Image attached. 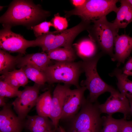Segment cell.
<instances>
[{"mask_svg":"<svg viewBox=\"0 0 132 132\" xmlns=\"http://www.w3.org/2000/svg\"><path fill=\"white\" fill-rule=\"evenodd\" d=\"M50 15L39 5L26 0L13 1L6 11L0 18L3 25H32L44 20Z\"/></svg>","mask_w":132,"mask_h":132,"instance_id":"obj_1","label":"cell"},{"mask_svg":"<svg viewBox=\"0 0 132 132\" xmlns=\"http://www.w3.org/2000/svg\"><path fill=\"white\" fill-rule=\"evenodd\" d=\"M90 23L82 20L76 26L68 29L59 31L49 32L37 38L35 46H39L43 52H47L60 47L72 48L73 43L81 32L87 30Z\"/></svg>","mask_w":132,"mask_h":132,"instance_id":"obj_2","label":"cell"},{"mask_svg":"<svg viewBox=\"0 0 132 132\" xmlns=\"http://www.w3.org/2000/svg\"><path fill=\"white\" fill-rule=\"evenodd\" d=\"M46 82L51 84L63 83L73 85L77 88L80 86L79 79L83 72L82 61L78 62H61L55 61L49 65L44 71Z\"/></svg>","mask_w":132,"mask_h":132,"instance_id":"obj_3","label":"cell"},{"mask_svg":"<svg viewBox=\"0 0 132 132\" xmlns=\"http://www.w3.org/2000/svg\"><path fill=\"white\" fill-rule=\"evenodd\" d=\"M101 55L100 53L92 58L82 61V67L86 78L81 81L80 85L88 90L89 93L87 99L92 103L96 102L101 94L106 92L111 93L116 89L104 81L98 73L97 65Z\"/></svg>","mask_w":132,"mask_h":132,"instance_id":"obj_4","label":"cell"},{"mask_svg":"<svg viewBox=\"0 0 132 132\" xmlns=\"http://www.w3.org/2000/svg\"><path fill=\"white\" fill-rule=\"evenodd\" d=\"M87 30L89 37L95 42L104 53L113 57L114 40L118 35L119 29L109 22L106 16L92 22Z\"/></svg>","mask_w":132,"mask_h":132,"instance_id":"obj_5","label":"cell"},{"mask_svg":"<svg viewBox=\"0 0 132 132\" xmlns=\"http://www.w3.org/2000/svg\"><path fill=\"white\" fill-rule=\"evenodd\" d=\"M99 104L86 99L79 111L71 119L70 132L88 130H101L102 120Z\"/></svg>","mask_w":132,"mask_h":132,"instance_id":"obj_6","label":"cell"},{"mask_svg":"<svg viewBox=\"0 0 132 132\" xmlns=\"http://www.w3.org/2000/svg\"><path fill=\"white\" fill-rule=\"evenodd\" d=\"M117 0H87L81 8L65 11V16L69 17L76 15L82 20L90 23L106 16L112 11L116 13L118 7L116 6Z\"/></svg>","mask_w":132,"mask_h":132,"instance_id":"obj_7","label":"cell"},{"mask_svg":"<svg viewBox=\"0 0 132 132\" xmlns=\"http://www.w3.org/2000/svg\"><path fill=\"white\" fill-rule=\"evenodd\" d=\"M3 25L4 28L0 33V47L1 49L23 55L25 54L28 48L35 46L34 40H26L21 35L12 32L11 25Z\"/></svg>","mask_w":132,"mask_h":132,"instance_id":"obj_8","label":"cell"},{"mask_svg":"<svg viewBox=\"0 0 132 132\" xmlns=\"http://www.w3.org/2000/svg\"><path fill=\"white\" fill-rule=\"evenodd\" d=\"M41 85L35 83L26 86L11 104L19 117L24 121L28 114L35 106Z\"/></svg>","mask_w":132,"mask_h":132,"instance_id":"obj_9","label":"cell"},{"mask_svg":"<svg viewBox=\"0 0 132 132\" xmlns=\"http://www.w3.org/2000/svg\"><path fill=\"white\" fill-rule=\"evenodd\" d=\"M98 107L101 113L112 116L114 113L120 112L123 114L126 120L132 115L128 99L116 89L110 93L104 103L99 104Z\"/></svg>","mask_w":132,"mask_h":132,"instance_id":"obj_10","label":"cell"},{"mask_svg":"<svg viewBox=\"0 0 132 132\" xmlns=\"http://www.w3.org/2000/svg\"><path fill=\"white\" fill-rule=\"evenodd\" d=\"M86 89L84 86L69 89L64 101L61 119H71L77 114L86 100L84 94Z\"/></svg>","mask_w":132,"mask_h":132,"instance_id":"obj_11","label":"cell"},{"mask_svg":"<svg viewBox=\"0 0 132 132\" xmlns=\"http://www.w3.org/2000/svg\"><path fill=\"white\" fill-rule=\"evenodd\" d=\"M70 85L66 84L62 85L58 84L53 91L49 118L53 123L55 131L58 129L64 101L67 92L70 88Z\"/></svg>","mask_w":132,"mask_h":132,"instance_id":"obj_12","label":"cell"},{"mask_svg":"<svg viewBox=\"0 0 132 132\" xmlns=\"http://www.w3.org/2000/svg\"><path fill=\"white\" fill-rule=\"evenodd\" d=\"M11 105L7 104L0 111V132H21L25 121L13 110Z\"/></svg>","mask_w":132,"mask_h":132,"instance_id":"obj_13","label":"cell"},{"mask_svg":"<svg viewBox=\"0 0 132 132\" xmlns=\"http://www.w3.org/2000/svg\"><path fill=\"white\" fill-rule=\"evenodd\" d=\"M114 53L111 58L118 62V66L124 63L132 51V37L126 34L117 35L114 43Z\"/></svg>","mask_w":132,"mask_h":132,"instance_id":"obj_14","label":"cell"},{"mask_svg":"<svg viewBox=\"0 0 132 132\" xmlns=\"http://www.w3.org/2000/svg\"><path fill=\"white\" fill-rule=\"evenodd\" d=\"M53 63L47 54L43 52L22 56L19 59L16 66L21 68L25 66H29L44 71Z\"/></svg>","mask_w":132,"mask_h":132,"instance_id":"obj_15","label":"cell"},{"mask_svg":"<svg viewBox=\"0 0 132 132\" xmlns=\"http://www.w3.org/2000/svg\"><path fill=\"white\" fill-rule=\"evenodd\" d=\"M76 54L83 61L92 58L99 55L97 44L89 37L84 38L73 44Z\"/></svg>","mask_w":132,"mask_h":132,"instance_id":"obj_16","label":"cell"},{"mask_svg":"<svg viewBox=\"0 0 132 132\" xmlns=\"http://www.w3.org/2000/svg\"><path fill=\"white\" fill-rule=\"evenodd\" d=\"M25 125L31 132H44L54 129L52 121L48 117L39 115H28ZM55 130V129H54Z\"/></svg>","mask_w":132,"mask_h":132,"instance_id":"obj_17","label":"cell"},{"mask_svg":"<svg viewBox=\"0 0 132 132\" xmlns=\"http://www.w3.org/2000/svg\"><path fill=\"white\" fill-rule=\"evenodd\" d=\"M121 4L113 23L118 29L124 28L132 22V6L126 0H119Z\"/></svg>","mask_w":132,"mask_h":132,"instance_id":"obj_18","label":"cell"},{"mask_svg":"<svg viewBox=\"0 0 132 132\" xmlns=\"http://www.w3.org/2000/svg\"><path fill=\"white\" fill-rule=\"evenodd\" d=\"M0 78V80L10 86L18 89L20 87H24L28 81V79L22 68L14 69L2 75Z\"/></svg>","mask_w":132,"mask_h":132,"instance_id":"obj_19","label":"cell"},{"mask_svg":"<svg viewBox=\"0 0 132 132\" xmlns=\"http://www.w3.org/2000/svg\"><path fill=\"white\" fill-rule=\"evenodd\" d=\"M109 75L115 76L118 81L117 86L119 92L129 99L132 98V81L128 78V76L120 69L116 68Z\"/></svg>","mask_w":132,"mask_h":132,"instance_id":"obj_20","label":"cell"},{"mask_svg":"<svg viewBox=\"0 0 132 132\" xmlns=\"http://www.w3.org/2000/svg\"><path fill=\"white\" fill-rule=\"evenodd\" d=\"M47 54L51 60L61 62H73L76 58L74 48L60 47L47 52Z\"/></svg>","mask_w":132,"mask_h":132,"instance_id":"obj_21","label":"cell"},{"mask_svg":"<svg viewBox=\"0 0 132 132\" xmlns=\"http://www.w3.org/2000/svg\"><path fill=\"white\" fill-rule=\"evenodd\" d=\"M52 98L50 90L45 92L39 96L35 105L38 115L49 117L51 110Z\"/></svg>","mask_w":132,"mask_h":132,"instance_id":"obj_22","label":"cell"},{"mask_svg":"<svg viewBox=\"0 0 132 132\" xmlns=\"http://www.w3.org/2000/svg\"><path fill=\"white\" fill-rule=\"evenodd\" d=\"M23 55L12 56L7 52L2 49L0 50V73L3 74L13 69L17 66L18 60Z\"/></svg>","mask_w":132,"mask_h":132,"instance_id":"obj_23","label":"cell"},{"mask_svg":"<svg viewBox=\"0 0 132 132\" xmlns=\"http://www.w3.org/2000/svg\"><path fill=\"white\" fill-rule=\"evenodd\" d=\"M103 128L100 132H120L122 125L125 119L113 118L112 115H108L102 117Z\"/></svg>","mask_w":132,"mask_h":132,"instance_id":"obj_24","label":"cell"},{"mask_svg":"<svg viewBox=\"0 0 132 132\" xmlns=\"http://www.w3.org/2000/svg\"><path fill=\"white\" fill-rule=\"evenodd\" d=\"M28 78L42 86L46 82V78L44 71L33 67L26 66L22 68Z\"/></svg>","mask_w":132,"mask_h":132,"instance_id":"obj_25","label":"cell"},{"mask_svg":"<svg viewBox=\"0 0 132 132\" xmlns=\"http://www.w3.org/2000/svg\"><path fill=\"white\" fill-rule=\"evenodd\" d=\"M22 92L19 89L13 88L4 81L0 80V96L12 98L19 96Z\"/></svg>","mask_w":132,"mask_h":132,"instance_id":"obj_26","label":"cell"},{"mask_svg":"<svg viewBox=\"0 0 132 132\" xmlns=\"http://www.w3.org/2000/svg\"><path fill=\"white\" fill-rule=\"evenodd\" d=\"M53 27L56 31H61L65 30L68 26V22L66 18L61 16L59 13L55 14L51 21Z\"/></svg>","mask_w":132,"mask_h":132,"instance_id":"obj_27","label":"cell"},{"mask_svg":"<svg viewBox=\"0 0 132 132\" xmlns=\"http://www.w3.org/2000/svg\"><path fill=\"white\" fill-rule=\"evenodd\" d=\"M51 22L44 21L33 27L34 34L37 37L42 35L49 33L50 28L53 26Z\"/></svg>","mask_w":132,"mask_h":132,"instance_id":"obj_28","label":"cell"},{"mask_svg":"<svg viewBox=\"0 0 132 132\" xmlns=\"http://www.w3.org/2000/svg\"><path fill=\"white\" fill-rule=\"evenodd\" d=\"M120 132H132V121H124Z\"/></svg>","mask_w":132,"mask_h":132,"instance_id":"obj_29","label":"cell"},{"mask_svg":"<svg viewBox=\"0 0 132 132\" xmlns=\"http://www.w3.org/2000/svg\"><path fill=\"white\" fill-rule=\"evenodd\" d=\"M87 0H72L70 1L75 9H78L82 7L86 3Z\"/></svg>","mask_w":132,"mask_h":132,"instance_id":"obj_30","label":"cell"},{"mask_svg":"<svg viewBox=\"0 0 132 132\" xmlns=\"http://www.w3.org/2000/svg\"><path fill=\"white\" fill-rule=\"evenodd\" d=\"M5 97L0 96V106L3 107L7 104L6 103Z\"/></svg>","mask_w":132,"mask_h":132,"instance_id":"obj_31","label":"cell"},{"mask_svg":"<svg viewBox=\"0 0 132 132\" xmlns=\"http://www.w3.org/2000/svg\"><path fill=\"white\" fill-rule=\"evenodd\" d=\"M100 130H88L80 131L77 132H100Z\"/></svg>","mask_w":132,"mask_h":132,"instance_id":"obj_32","label":"cell"},{"mask_svg":"<svg viewBox=\"0 0 132 132\" xmlns=\"http://www.w3.org/2000/svg\"><path fill=\"white\" fill-rule=\"evenodd\" d=\"M59 132H67L61 126H59L58 130Z\"/></svg>","mask_w":132,"mask_h":132,"instance_id":"obj_33","label":"cell"},{"mask_svg":"<svg viewBox=\"0 0 132 132\" xmlns=\"http://www.w3.org/2000/svg\"><path fill=\"white\" fill-rule=\"evenodd\" d=\"M129 102H130V108L131 111V112L132 114V98L130 99H128Z\"/></svg>","mask_w":132,"mask_h":132,"instance_id":"obj_34","label":"cell"},{"mask_svg":"<svg viewBox=\"0 0 132 132\" xmlns=\"http://www.w3.org/2000/svg\"><path fill=\"white\" fill-rule=\"evenodd\" d=\"M55 131L54 130L45 131L44 132H55Z\"/></svg>","mask_w":132,"mask_h":132,"instance_id":"obj_35","label":"cell"},{"mask_svg":"<svg viewBox=\"0 0 132 132\" xmlns=\"http://www.w3.org/2000/svg\"><path fill=\"white\" fill-rule=\"evenodd\" d=\"M126 0L132 6V0Z\"/></svg>","mask_w":132,"mask_h":132,"instance_id":"obj_36","label":"cell"},{"mask_svg":"<svg viewBox=\"0 0 132 132\" xmlns=\"http://www.w3.org/2000/svg\"><path fill=\"white\" fill-rule=\"evenodd\" d=\"M131 59L132 60V57H131Z\"/></svg>","mask_w":132,"mask_h":132,"instance_id":"obj_37","label":"cell"},{"mask_svg":"<svg viewBox=\"0 0 132 132\" xmlns=\"http://www.w3.org/2000/svg\"></svg>","mask_w":132,"mask_h":132,"instance_id":"obj_38","label":"cell"}]
</instances>
